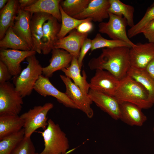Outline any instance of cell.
Returning a JSON list of instances; mask_svg holds the SVG:
<instances>
[{"label":"cell","instance_id":"6da1fadb","mask_svg":"<svg viewBox=\"0 0 154 154\" xmlns=\"http://www.w3.org/2000/svg\"><path fill=\"white\" fill-rule=\"evenodd\" d=\"M130 48L121 46L103 48L99 56L90 59L88 66L92 70L100 69L108 71L121 80L127 75L131 67Z\"/></svg>","mask_w":154,"mask_h":154},{"label":"cell","instance_id":"7a4b0ae2","mask_svg":"<svg viewBox=\"0 0 154 154\" xmlns=\"http://www.w3.org/2000/svg\"><path fill=\"white\" fill-rule=\"evenodd\" d=\"M114 96L120 103H130L142 109L149 108L153 105L144 88L128 75L120 80Z\"/></svg>","mask_w":154,"mask_h":154},{"label":"cell","instance_id":"3957f363","mask_svg":"<svg viewBox=\"0 0 154 154\" xmlns=\"http://www.w3.org/2000/svg\"><path fill=\"white\" fill-rule=\"evenodd\" d=\"M43 131H38L43 138L44 148L39 154H64L69 147L68 139L59 125L52 119Z\"/></svg>","mask_w":154,"mask_h":154},{"label":"cell","instance_id":"277c9868","mask_svg":"<svg viewBox=\"0 0 154 154\" xmlns=\"http://www.w3.org/2000/svg\"><path fill=\"white\" fill-rule=\"evenodd\" d=\"M26 59L28 64L17 76L15 84L16 90L23 98L31 94L36 83L42 74L43 68L35 55Z\"/></svg>","mask_w":154,"mask_h":154},{"label":"cell","instance_id":"5b68a950","mask_svg":"<svg viewBox=\"0 0 154 154\" xmlns=\"http://www.w3.org/2000/svg\"><path fill=\"white\" fill-rule=\"evenodd\" d=\"M53 106L50 102L46 103L42 106H36L20 116L24 122L25 137H31L38 128H41L43 130L46 129L48 125L47 115Z\"/></svg>","mask_w":154,"mask_h":154},{"label":"cell","instance_id":"8992f818","mask_svg":"<svg viewBox=\"0 0 154 154\" xmlns=\"http://www.w3.org/2000/svg\"><path fill=\"white\" fill-rule=\"evenodd\" d=\"M23 98L9 81L0 84V115H18L23 103Z\"/></svg>","mask_w":154,"mask_h":154},{"label":"cell","instance_id":"52a82bcc","mask_svg":"<svg viewBox=\"0 0 154 154\" xmlns=\"http://www.w3.org/2000/svg\"><path fill=\"white\" fill-rule=\"evenodd\" d=\"M109 15L108 22H102L99 24V32L107 34L112 40L123 41L131 47L134 46L135 44L130 40L126 32L127 24L126 19L110 13H109Z\"/></svg>","mask_w":154,"mask_h":154},{"label":"cell","instance_id":"ba28073f","mask_svg":"<svg viewBox=\"0 0 154 154\" xmlns=\"http://www.w3.org/2000/svg\"><path fill=\"white\" fill-rule=\"evenodd\" d=\"M60 77L65 86V93L67 96L88 118H92L94 113L91 105L93 102L88 94H84L68 77L63 75Z\"/></svg>","mask_w":154,"mask_h":154},{"label":"cell","instance_id":"9c48e42d","mask_svg":"<svg viewBox=\"0 0 154 154\" xmlns=\"http://www.w3.org/2000/svg\"><path fill=\"white\" fill-rule=\"evenodd\" d=\"M120 81L108 71L97 69L89 83L90 89L114 96Z\"/></svg>","mask_w":154,"mask_h":154},{"label":"cell","instance_id":"30bf717a","mask_svg":"<svg viewBox=\"0 0 154 154\" xmlns=\"http://www.w3.org/2000/svg\"><path fill=\"white\" fill-rule=\"evenodd\" d=\"M131 67L140 70H145L154 58V43H138L129 49Z\"/></svg>","mask_w":154,"mask_h":154},{"label":"cell","instance_id":"8fae6325","mask_svg":"<svg viewBox=\"0 0 154 154\" xmlns=\"http://www.w3.org/2000/svg\"><path fill=\"white\" fill-rule=\"evenodd\" d=\"M36 53L32 50L22 51L0 48V60L6 66L11 75L16 77L22 70L21 63L28 57L35 55Z\"/></svg>","mask_w":154,"mask_h":154},{"label":"cell","instance_id":"7c38bea8","mask_svg":"<svg viewBox=\"0 0 154 154\" xmlns=\"http://www.w3.org/2000/svg\"><path fill=\"white\" fill-rule=\"evenodd\" d=\"M34 90L44 97L52 96L55 98L60 103L65 106L74 109H79L76 105L67 96L65 93L58 90L51 83L49 78L41 75L36 83Z\"/></svg>","mask_w":154,"mask_h":154},{"label":"cell","instance_id":"4fadbf2b","mask_svg":"<svg viewBox=\"0 0 154 154\" xmlns=\"http://www.w3.org/2000/svg\"><path fill=\"white\" fill-rule=\"evenodd\" d=\"M88 94L92 102L113 119H119L120 103L114 96L90 89Z\"/></svg>","mask_w":154,"mask_h":154},{"label":"cell","instance_id":"5bb4252c","mask_svg":"<svg viewBox=\"0 0 154 154\" xmlns=\"http://www.w3.org/2000/svg\"><path fill=\"white\" fill-rule=\"evenodd\" d=\"M109 0H91L87 7L81 13L72 17L78 19L89 18L92 21L101 23L109 17Z\"/></svg>","mask_w":154,"mask_h":154},{"label":"cell","instance_id":"9a60e30c","mask_svg":"<svg viewBox=\"0 0 154 154\" xmlns=\"http://www.w3.org/2000/svg\"><path fill=\"white\" fill-rule=\"evenodd\" d=\"M88 36V33H82L74 30L68 36L58 39L54 48L63 49L78 58L81 48Z\"/></svg>","mask_w":154,"mask_h":154},{"label":"cell","instance_id":"2e32d148","mask_svg":"<svg viewBox=\"0 0 154 154\" xmlns=\"http://www.w3.org/2000/svg\"><path fill=\"white\" fill-rule=\"evenodd\" d=\"M61 25L58 21L52 16L44 23L41 42L42 54H47L54 48V44L58 40L57 35Z\"/></svg>","mask_w":154,"mask_h":154},{"label":"cell","instance_id":"e0dca14e","mask_svg":"<svg viewBox=\"0 0 154 154\" xmlns=\"http://www.w3.org/2000/svg\"><path fill=\"white\" fill-rule=\"evenodd\" d=\"M51 53L49 64L42 68V75L48 78L51 77L56 71L69 66L73 57L68 52L60 48H53Z\"/></svg>","mask_w":154,"mask_h":154},{"label":"cell","instance_id":"ac0fdd59","mask_svg":"<svg viewBox=\"0 0 154 154\" xmlns=\"http://www.w3.org/2000/svg\"><path fill=\"white\" fill-rule=\"evenodd\" d=\"M120 115L119 119L131 126H141L147 118L143 112L142 109L134 104L128 102L120 103Z\"/></svg>","mask_w":154,"mask_h":154},{"label":"cell","instance_id":"d6986e66","mask_svg":"<svg viewBox=\"0 0 154 154\" xmlns=\"http://www.w3.org/2000/svg\"><path fill=\"white\" fill-rule=\"evenodd\" d=\"M52 16L49 14L41 12L36 13L32 15L30 23L33 44L32 50L39 54H42L41 42L43 34V25Z\"/></svg>","mask_w":154,"mask_h":154},{"label":"cell","instance_id":"ffe728a7","mask_svg":"<svg viewBox=\"0 0 154 154\" xmlns=\"http://www.w3.org/2000/svg\"><path fill=\"white\" fill-rule=\"evenodd\" d=\"M31 16L29 12L19 8L12 27L14 31L28 44L32 50L33 44L30 29Z\"/></svg>","mask_w":154,"mask_h":154},{"label":"cell","instance_id":"44dd1931","mask_svg":"<svg viewBox=\"0 0 154 154\" xmlns=\"http://www.w3.org/2000/svg\"><path fill=\"white\" fill-rule=\"evenodd\" d=\"M20 8L18 0H9L0 11V40L6 32L13 26L15 18Z\"/></svg>","mask_w":154,"mask_h":154},{"label":"cell","instance_id":"7402d4cb","mask_svg":"<svg viewBox=\"0 0 154 154\" xmlns=\"http://www.w3.org/2000/svg\"><path fill=\"white\" fill-rule=\"evenodd\" d=\"M81 70L78 58L73 56L69 66L61 70L65 75L72 80L84 94H88L90 89L89 84L87 81V76L85 71L83 70L81 74Z\"/></svg>","mask_w":154,"mask_h":154},{"label":"cell","instance_id":"603a6c76","mask_svg":"<svg viewBox=\"0 0 154 154\" xmlns=\"http://www.w3.org/2000/svg\"><path fill=\"white\" fill-rule=\"evenodd\" d=\"M61 0H37L32 5L23 9L30 13L31 15L36 13H43L50 14L59 22L61 21L60 10Z\"/></svg>","mask_w":154,"mask_h":154},{"label":"cell","instance_id":"cb8c5ba5","mask_svg":"<svg viewBox=\"0 0 154 154\" xmlns=\"http://www.w3.org/2000/svg\"><path fill=\"white\" fill-rule=\"evenodd\" d=\"M24 125V120L18 115H0V139L19 131Z\"/></svg>","mask_w":154,"mask_h":154},{"label":"cell","instance_id":"d4e9b609","mask_svg":"<svg viewBox=\"0 0 154 154\" xmlns=\"http://www.w3.org/2000/svg\"><path fill=\"white\" fill-rule=\"evenodd\" d=\"M0 47L22 51L31 50L28 44L14 31L12 27L9 28L3 38L0 40Z\"/></svg>","mask_w":154,"mask_h":154},{"label":"cell","instance_id":"484cf974","mask_svg":"<svg viewBox=\"0 0 154 154\" xmlns=\"http://www.w3.org/2000/svg\"><path fill=\"white\" fill-rule=\"evenodd\" d=\"M127 75L140 84L146 89L149 95L150 101L154 104V80L145 70H140L131 67Z\"/></svg>","mask_w":154,"mask_h":154},{"label":"cell","instance_id":"4316f807","mask_svg":"<svg viewBox=\"0 0 154 154\" xmlns=\"http://www.w3.org/2000/svg\"><path fill=\"white\" fill-rule=\"evenodd\" d=\"M110 7L108 12L118 16L125 18L127 25L130 27L134 25L133 15L134 8L132 6L125 4L119 0H109Z\"/></svg>","mask_w":154,"mask_h":154},{"label":"cell","instance_id":"83f0119b","mask_svg":"<svg viewBox=\"0 0 154 154\" xmlns=\"http://www.w3.org/2000/svg\"><path fill=\"white\" fill-rule=\"evenodd\" d=\"M60 10L61 16V24L60 31L57 35V38L60 39L64 37L68 33L76 29L82 23L87 21H91L89 18L78 19L66 14L60 5Z\"/></svg>","mask_w":154,"mask_h":154},{"label":"cell","instance_id":"f1b7e54d","mask_svg":"<svg viewBox=\"0 0 154 154\" xmlns=\"http://www.w3.org/2000/svg\"><path fill=\"white\" fill-rule=\"evenodd\" d=\"M24 137L23 128L17 132L0 139V154H10Z\"/></svg>","mask_w":154,"mask_h":154},{"label":"cell","instance_id":"f546056e","mask_svg":"<svg viewBox=\"0 0 154 154\" xmlns=\"http://www.w3.org/2000/svg\"><path fill=\"white\" fill-rule=\"evenodd\" d=\"M91 0H62L60 3L63 11L71 17L82 13L88 6Z\"/></svg>","mask_w":154,"mask_h":154},{"label":"cell","instance_id":"4dcf8cb0","mask_svg":"<svg viewBox=\"0 0 154 154\" xmlns=\"http://www.w3.org/2000/svg\"><path fill=\"white\" fill-rule=\"evenodd\" d=\"M154 20V3L147 10L142 19L128 30L127 35L131 38L142 33L146 25Z\"/></svg>","mask_w":154,"mask_h":154},{"label":"cell","instance_id":"1f68e13d","mask_svg":"<svg viewBox=\"0 0 154 154\" xmlns=\"http://www.w3.org/2000/svg\"><path fill=\"white\" fill-rule=\"evenodd\" d=\"M125 46L129 48L131 47L128 44L123 41L114 40H109L102 37L100 33L96 34L92 40L91 52L96 49L101 48H113Z\"/></svg>","mask_w":154,"mask_h":154},{"label":"cell","instance_id":"d6a6232c","mask_svg":"<svg viewBox=\"0 0 154 154\" xmlns=\"http://www.w3.org/2000/svg\"><path fill=\"white\" fill-rule=\"evenodd\" d=\"M36 150L31 137H24L10 154H36Z\"/></svg>","mask_w":154,"mask_h":154},{"label":"cell","instance_id":"836d02e7","mask_svg":"<svg viewBox=\"0 0 154 154\" xmlns=\"http://www.w3.org/2000/svg\"><path fill=\"white\" fill-rule=\"evenodd\" d=\"M92 46V40L87 38L84 41L81 48L78 58V64L81 69L82 66L83 61L84 57L89 50L91 49Z\"/></svg>","mask_w":154,"mask_h":154},{"label":"cell","instance_id":"e575fe53","mask_svg":"<svg viewBox=\"0 0 154 154\" xmlns=\"http://www.w3.org/2000/svg\"><path fill=\"white\" fill-rule=\"evenodd\" d=\"M141 33L148 40L149 42L154 43V20L146 25Z\"/></svg>","mask_w":154,"mask_h":154},{"label":"cell","instance_id":"d590c367","mask_svg":"<svg viewBox=\"0 0 154 154\" xmlns=\"http://www.w3.org/2000/svg\"><path fill=\"white\" fill-rule=\"evenodd\" d=\"M12 76L6 66L0 60V84L9 81Z\"/></svg>","mask_w":154,"mask_h":154},{"label":"cell","instance_id":"8d00e7d4","mask_svg":"<svg viewBox=\"0 0 154 154\" xmlns=\"http://www.w3.org/2000/svg\"><path fill=\"white\" fill-rule=\"evenodd\" d=\"M93 27L91 21H87L82 23L76 29L79 33H88L92 30Z\"/></svg>","mask_w":154,"mask_h":154},{"label":"cell","instance_id":"74e56055","mask_svg":"<svg viewBox=\"0 0 154 154\" xmlns=\"http://www.w3.org/2000/svg\"><path fill=\"white\" fill-rule=\"evenodd\" d=\"M145 70L154 80V58L148 64Z\"/></svg>","mask_w":154,"mask_h":154},{"label":"cell","instance_id":"f35d334b","mask_svg":"<svg viewBox=\"0 0 154 154\" xmlns=\"http://www.w3.org/2000/svg\"><path fill=\"white\" fill-rule=\"evenodd\" d=\"M37 0H18L20 8L23 9L35 3Z\"/></svg>","mask_w":154,"mask_h":154},{"label":"cell","instance_id":"ab89813d","mask_svg":"<svg viewBox=\"0 0 154 154\" xmlns=\"http://www.w3.org/2000/svg\"><path fill=\"white\" fill-rule=\"evenodd\" d=\"M7 0H0V9L1 10L5 6L8 2Z\"/></svg>","mask_w":154,"mask_h":154},{"label":"cell","instance_id":"60d3db41","mask_svg":"<svg viewBox=\"0 0 154 154\" xmlns=\"http://www.w3.org/2000/svg\"><path fill=\"white\" fill-rule=\"evenodd\" d=\"M76 149V148H74L72 149H71L70 150L68 151L65 154H69L70 153H71L72 152L74 151Z\"/></svg>","mask_w":154,"mask_h":154},{"label":"cell","instance_id":"b9f144b4","mask_svg":"<svg viewBox=\"0 0 154 154\" xmlns=\"http://www.w3.org/2000/svg\"><path fill=\"white\" fill-rule=\"evenodd\" d=\"M153 133H154V126L153 128Z\"/></svg>","mask_w":154,"mask_h":154},{"label":"cell","instance_id":"7bdbcfd3","mask_svg":"<svg viewBox=\"0 0 154 154\" xmlns=\"http://www.w3.org/2000/svg\"><path fill=\"white\" fill-rule=\"evenodd\" d=\"M36 154H39V153H36Z\"/></svg>","mask_w":154,"mask_h":154}]
</instances>
